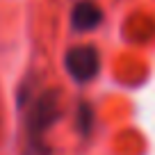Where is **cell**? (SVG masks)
<instances>
[{"mask_svg":"<svg viewBox=\"0 0 155 155\" xmlns=\"http://www.w3.org/2000/svg\"><path fill=\"white\" fill-rule=\"evenodd\" d=\"M103 23V9L94 0H80L71 12V25L75 32H91Z\"/></svg>","mask_w":155,"mask_h":155,"instance_id":"cell-3","label":"cell"},{"mask_svg":"<svg viewBox=\"0 0 155 155\" xmlns=\"http://www.w3.org/2000/svg\"><path fill=\"white\" fill-rule=\"evenodd\" d=\"M78 126H80L82 135H87L94 128V110H91L89 103H82V105L78 107Z\"/></svg>","mask_w":155,"mask_h":155,"instance_id":"cell-4","label":"cell"},{"mask_svg":"<svg viewBox=\"0 0 155 155\" xmlns=\"http://www.w3.org/2000/svg\"><path fill=\"white\" fill-rule=\"evenodd\" d=\"M59 119V91L48 89V91L39 94L34 103L30 105L28 116H25V132L28 141L37 155H48L46 148V132L57 123Z\"/></svg>","mask_w":155,"mask_h":155,"instance_id":"cell-1","label":"cell"},{"mask_svg":"<svg viewBox=\"0 0 155 155\" xmlns=\"http://www.w3.org/2000/svg\"><path fill=\"white\" fill-rule=\"evenodd\" d=\"M64 66H66V73L71 75V80H75L80 84L91 82L101 71V53L94 46L68 48L66 57H64Z\"/></svg>","mask_w":155,"mask_h":155,"instance_id":"cell-2","label":"cell"}]
</instances>
